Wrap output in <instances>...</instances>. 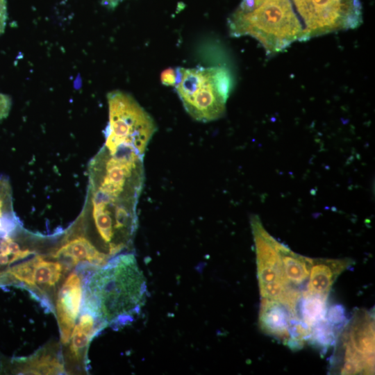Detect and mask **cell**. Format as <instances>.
<instances>
[{
  "mask_svg": "<svg viewBox=\"0 0 375 375\" xmlns=\"http://www.w3.org/2000/svg\"><path fill=\"white\" fill-rule=\"evenodd\" d=\"M83 278V306L107 326L132 322L146 301L147 283L132 252L119 254L105 265L91 268Z\"/></svg>",
  "mask_w": 375,
  "mask_h": 375,
  "instance_id": "1",
  "label": "cell"
},
{
  "mask_svg": "<svg viewBox=\"0 0 375 375\" xmlns=\"http://www.w3.org/2000/svg\"><path fill=\"white\" fill-rule=\"evenodd\" d=\"M139 197L88 187L74 225L109 260L131 252L138 227Z\"/></svg>",
  "mask_w": 375,
  "mask_h": 375,
  "instance_id": "2",
  "label": "cell"
},
{
  "mask_svg": "<svg viewBox=\"0 0 375 375\" xmlns=\"http://www.w3.org/2000/svg\"><path fill=\"white\" fill-rule=\"evenodd\" d=\"M228 24L232 36H251L269 54L307 40L290 0H242Z\"/></svg>",
  "mask_w": 375,
  "mask_h": 375,
  "instance_id": "3",
  "label": "cell"
},
{
  "mask_svg": "<svg viewBox=\"0 0 375 375\" xmlns=\"http://www.w3.org/2000/svg\"><path fill=\"white\" fill-rule=\"evenodd\" d=\"M177 94L188 114L199 122L220 118L233 86L229 71L224 67H179Z\"/></svg>",
  "mask_w": 375,
  "mask_h": 375,
  "instance_id": "4",
  "label": "cell"
},
{
  "mask_svg": "<svg viewBox=\"0 0 375 375\" xmlns=\"http://www.w3.org/2000/svg\"><path fill=\"white\" fill-rule=\"evenodd\" d=\"M109 121L103 146L109 149L128 147L144 156L156 131L149 114L129 94L115 90L108 94Z\"/></svg>",
  "mask_w": 375,
  "mask_h": 375,
  "instance_id": "5",
  "label": "cell"
},
{
  "mask_svg": "<svg viewBox=\"0 0 375 375\" xmlns=\"http://www.w3.org/2000/svg\"><path fill=\"white\" fill-rule=\"evenodd\" d=\"M303 19L306 39L357 28L362 22L359 0H292Z\"/></svg>",
  "mask_w": 375,
  "mask_h": 375,
  "instance_id": "6",
  "label": "cell"
},
{
  "mask_svg": "<svg viewBox=\"0 0 375 375\" xmlns=\"http://www.w3.org/2000/svg\"><path fill=\"white\" fill-rule=\"evenodd\" d=\"M250 224L256 247L259 286L273 282H280L285 285H290L283 275L278 251L279 242L265 229L258 215L251 217Z\"/></svg>",
  "mask_w": 375,
  "mask_h": 375,
  "instance_id": "7",
  "label": "cell"
},
{
  "mask_svg": "<svg viewBox=\"0 0 375 375\" xmlns=\"http://www.w3.org/2000/svg\"><path fill=\"white\" fill-rule=\"evenodd\" d=\"M83 297V276L80 269L72 272L58 291L55 312L62 344L69 343L81 312Z\"/></svg>",
  "mask_w": 375,
  "mask_h": 375,
  "instance_id": "8",
  "label": "cell"
},
{
  "mask_svg": "<svg viewBox=\"0 0 375 375\" xmlns=\"http://www.w3.org/2000/svg\"><path fill=\"white\" fill-rule=\"evenodd\" d=\"M35 255L28 259L29 277L26 287L47 299V291L54 290L69 269L49 255ZM50 300V299H49Z\"/></svg>",
  "mask_w": 375,
  "mask_h": 375,
  "instance_id": "9",
  "label": "cell"
},
{
  "mask_svg": "<svg viewBox=\"0 0 375 375\" xmlns=\"http://www.w3.org/2000/svg\"><path fill=\"white\" fill-rule=\"evenodd\" d=\"M294 317H297L286 303L262 299L259 324L266 334L281 340L285 344L290 338L289 328Z\"/></svg>",
  "mask_w": 375,
  "mask_h": 375,
  "instance_id": "10",
  "label": "cell"
},
{
  "mask_svg": "<svg viewBox=\"0 0 375 375\" xmlns=\"http://www.w3.org/2000/svg\"><path fill=\"white\" fill-rule=\"evenodd\" d=\"M78 322L69 340V359L74 363L85 362L86 350L92 339L106 325L91 310L83 306Z\"/></svg>",
  "mask_w": 375,
  "mask_h": 375,
  "instance_id": "11",
  "label": "cell"
},
{
  "mask_svg": "<svg viewBox=\"0 0 375 375\" xmlns=\"http://www.w3.org/2000/svg\"><path fill=\"white\" fill-rule=\"evenodd\" d=\"M351 262L350 259H311L306 292L328 297L335 279Z\"/></svg>",
  "mask_w": 375,
  "mask_h": 375,
  "instance_id": "12",
  "label": "cell"
},
{
  "mask_svg": "<svg viewBox=\"0 0 375 375\" xmlns=\"http://www.w3.org/2000/svg\"><path fill=\"white\" fill-rule=\"evenodd\" d=\"M345 340L360 354L374 360V322L366 310H358L349 325Z\"/></svg>",
  "mask_w": 375,
  "mask_h": 375,
  "instance_id": "13",
  "label": "cell"
},
{
  "mask_svg": "<svg viewBox=\"0 0 375 375\" xmlns=\"http://www.w3.org/2000/svg\"><path fill=\"white\" fill-rule=\"evenodd\" d=\"M278 251L281 258L284 278L287 283L289 285L302 284L309 276L311 258L294 253L280 242Z\"/></svg>",
  "mask_w": 375,
  "mask_h": 375,
  "instance_id": "14",
  "label": "cell"
},
{
  "mask_svg": "<svg viewBox=\"0 0 375 375\" xmlns=\"http://www.w3.org/2000/svg\"><path fill=\"white\" fill-rule=\"evenodd\" d=\"M301 300L298 317L308 327L311 328L326 318L327 297L305 292Z\"/></svg>",
  "mask_w": 375,
  "mask_h": 375,
  "instance_id": "15",
  "label": "cell"
},
{
  "mask_svg": "<svg viewBox=\"0 0 375 375\" xmlns=\"http://www.w3.org/2000/svg\"><path fill=\"white\" fill-rule=\"evenodd\" d=\"M336 328L331 325L327 319L320 321L310 328L308 340L322 349H326L332 345L335 340Z\"/></svg>",
  "mask_w": 375,
  "mask_h": 375,
  "instance_id": "16",
  "label": "cell"
},
{
  "mask_svg": "<svg viewBox=\"0 0 375 375\" xmlns=\"http://www.w3.org/2000/svg\"><path fill=\"white\" fill-rule=\"evenodd\" d=\"M326 317L327 321L337 329L346 322L345 310L341 305H334L327 309Z\"/></svg>",
  "mask_w": 375,
  "mask_h": 375,
  "instance_id": "17",
  "label": "cell"
},
{
  "mask_svg": "<svg viewBox=\"0 0 375 375\" xmlns=\"http://www.w3.org/2000/svg\"><path fill=\"white\" fill-rule=\"evenodd\" d=\"M179 76V67L169 68L161 73L160 81L166 86H175L178 81Z\"/></svg>",
  "mask_w": 375,
  "mask_h": 375,
  "instance_id": "18",
  "label": "cell"
},
{
  "mask_svg": "<svg viewBox=\"0 0 375 375\" xmlns=\"http://www.w3.org/2000/svg\"><path fill=\"white\" fill-rule=\"evenodd\" d=\"M12 100L10 97L0 92V120L6 118L11 109Z\"/></svg>",
  "mask_w": 375,
  "mask_h": 375,
  "instance_id": "19",
  "label": "cell"
},
{
  "mask_svg": "<svg viewBox=\"0 0 375 375\" xmlns=\"http://www.w3.org/2000/svg\"><path fill=\"white\" fill-rule=\"evenodd\" d=\"M7 15L6 0H0V35L4 32Z\"/></svg>",
  "mask_w": 375,
  "mask_h": 375,
  "instance_id": "20",
  "label": "cell"
}]
</instances>
